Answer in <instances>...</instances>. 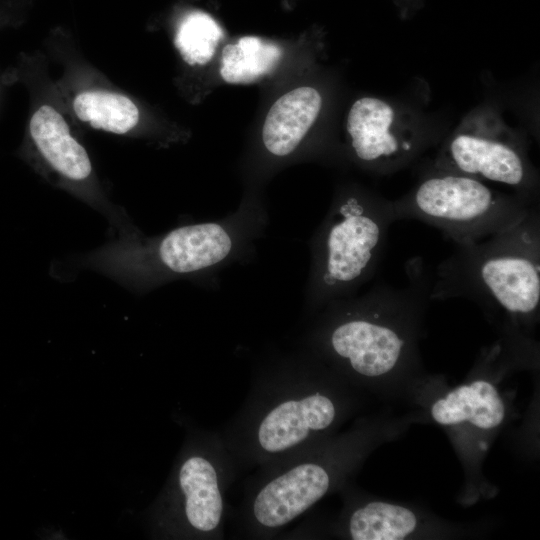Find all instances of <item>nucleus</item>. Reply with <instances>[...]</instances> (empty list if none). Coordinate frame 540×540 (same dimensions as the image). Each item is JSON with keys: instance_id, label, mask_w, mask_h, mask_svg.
Segmentation results:
<instances>
[{"instance_id": "1", "label": "nucleus", "mask_w": 540, "mask_h": 540, "mask_svg": "<svg viewBox=\"0 0 540 540\" xmlns=\"http://www.w3.org/2000/svg\"><path fill=\"white\" fill-rule=\"evenodd\" d=\"M430 296L467 298L511 327L533 325L540 307L539 204L513 225L458 246L438 265Z\"/></svg>"}, {"instance_id": "2", "label": "nucleus", "mask_w": 540, "mask_h": 540, "mask_svg": "<svg viewBox=\"0 0 540 540\" xmlns=\"http://www.w3.org/2000/svg\"><path fill=\"white\" fill-rule=\"evenodd\" d=\"M403 286L382 284L341 305L324 334L329 354L365 378L387 376L412 356L416 328L431 300L433 275L420 258L406 263Z\"/></svg>"}, {"instance_id": "3", "label": "nucleus", "mask_w": 540, "mask_h": 540, "mask_svg": "<svg viewBox=\"0 0 540 540\" xmlns=\"http://www.w3.org/2000/svg\"><path fill=\"white\" fill-rule=\"evenodd\" d=\"M537 204L518 193L498 192L474 177L434 169L392 201V208L395 221H421L461 246L513 225Z\"/></svg>"}, {"instance_id": "4", "label": "nucleus", "mask_w": 540, "mask_h": 540, "mask_svg": "<svg viewBox=\"0 0 540 540\" xmlns=\"http://www.w3.org/2000/svg\"><path fill=\"white\" fill-rule=\"evenodd\" d=\"M393 222L392 201L359 191L342 195L316 239L314 296L321 301L346 296L369 280Z\"/></svg>"}, {"instance_id": "5", "label": "nucleus", "mask_w": 540, "mask_h": 540, "mask_svg": "<svg viewBox=\"0 0 540 540\" xmlns=\"http://www.w3.org/2000/svg\"><path fill=\"white\" fill-rule=\"evenodd\" d=\"M435 169L507 185L538 201L536 174L523 146L499 131L472 126L459 129L443 146Z\"/></svg>"}, {"instance_id": "6", "label": "nucleus", "mask_w": 540, "mask_h": 540, "mask_svg": "<svg viewBox=\"0 0 540 540\" xmlns=\"http://www.w3.org/2000/svg\"><path fill=\"white\" fill-rule=\"evenodd\" d=\"M397 124L396 111L386 100H356L349 110L346 128L357 160L386 172L413 158L420 149L419 140Z\"/></svg>"}, {"instance_id": "7", "label": "nucleus", "mask_w": 540, "mask_h": 540, "mask_svg": "<svg viewBox=\"0 0 540 540\" xmlns=\"http://www.w3.org/2000/svg\"><path fill=\"white\" fill-rule=\"evenodd\" d=\"M328 470L316 462H304L268 481L255 495L252 514L263 528H280L318 502L329 490Z\"/></svg>"}, {"instance_id": "8", "label": "nucleus", "mask_w": 540, "mask_h": 540, "mask_svg": "<svg viewBox=\"0 0 540 540\" xmlns=\"http://www.w3.org/2000/svg\"><path fill=\"white\" fill-rule=\"evenodd\" d=\"M336 415L334 401L320 392L284 399L259 422L257 445L269 455L287 452L328 429Z\"/></svg>"}, {"instance_id": "9", "label": "nucleus", "mask_w": 540, "mask_h": 540, "mask_svg": "<svg viewBox=\"0 0 540 540\" xmlns=\"http://www.w3.org/2000/svg\"><path fill=\"white\" fill-rule=\"evenodd\" d=\"M227 230L214 222L186 225L167 233L157 244L160 264L177 274L210 268L223 261L232 249Z\"/></svg>"}, {"instance_id": "10", "label": "nucleus", "mask_w": 540, "mask_h": 540, "mask_svg": "<svg viewBox=\"0 0 540 540\" xmlns=\"http://www.w3.org/2000/svg\"><path fill=\"white\" fill-rule=\"evenodd\" d=\"M322 106L320 93L312 87H299L281 96L269 109L262 139L276 156L290 154L317 119Z\"/></svg>"}, {"instance_id": "11", "label": "nucleus", "mask_w": 540, "mask_h": 540, "mask_svg": "<svg viewBox=\"0 0 540 540\" xmlns=\"http://www.w3.org/2000/svg\"><path fill=\"white\" fill-rule=\"evenodd\" d=\"M431 416L443 426L469 423L490 430L505 417V405L497 388L488 380L476 379L457 386L431 406Z\"/></svg>"}, {"instance_id": "12", "label": "nucleus", "mask_w": 540, "mask_h": 540, "mask_svg": "<svg viewBox=\"0 0 540 540\" xmlns=\"http://www.w3.org/2000/svg\"><path fill=\"white\" fill-rule=\"evenodd\" d=\"M30 134L41 155L71 180H84L92 170L89 156L69 133L63 117L51 106L40 107L30 121Z\"/></svg>"}, {"instance_id": "13", "label": "nucleus", "mask_w": 540, "mask_h": 540, "mask_svg": "<svg viewBox=\"0 0 540 540\" xmlns=\"http://www.w3.org/2000/svg\"><path fill=\"white\" fill-rule=\"evenodd\" d=\"M179 484L191 527L203 533L216 530L222 519L223 498L213 463L203 456L188 458L180 468Z\"/></svg>"}, {"instance_id": "14", "label": "nucleus", "mask_w": 540, "mask_h": 540, "mask_svg": "<svg viewBox=\"0 0 540 540\" xmlns=\"http://www.w3.org/2000/svg\"><path fill=\"white\" fill-rule=\"evenodd\" d=\"M279 45L256 36L241 37L222 51L220 75L231 84L252 83L271 73L282 57Z\"/></svg>"}, {"instance_id": "15", "label": "nucleus", "mask_w": 540, "mask_h": 540, "mask_svg": "<svg viewBox=\"0 0 540 540\" xmlns=\"http://www.w3.org/2000/svg\"><path fill=\"white\" fill-rule=\"evenodd\" d=\"M417 523V517L410 509L374 501L351 514L348 530L354 540H401L416 530Z\"/></svg>"}, {"instance_id": "16", "label": "nucleus", "mask_w": 540, "mask_h": 540, "mask_svg": "<svg viewBox=\"0 0 540 540\" xmlns=\"http://www.w3.org/2000/svg\"><path fill=\"white\" fill-rule=\"evenodd\" d=\"M73 108L77 117L93 128L116 134L128 132L139 120L136 105L121 94L83 92L75 98Z\"/></svg>"}, {"instance_id": "17", "label": "nucleus", "mask_w": 540, "mask_h": 540, "mask_svg": "<svg viewBox=\"0 0 540 540\" xmlns=\"http://www.w3.org/2000/svg\"><path fill=\"white\" fill-rule=\"evenodd\" d=\"M222 37L221 27L210 15L193 11L181 20L174 44L186 63L204 65L212 59Z\"/></svg>"}]
</instances>
